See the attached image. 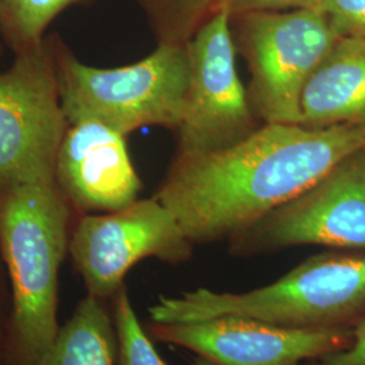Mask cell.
I'll use <instances>...</instances> for the list:
<instances>
[{"label": "cell", "instance_id": "obj_13", "mask_svg": "<svg viewBox=\"0 0 365 365\" xmlns=\"http://www.w3.org/2000/svg\"><path fill=\"white\" fill-rule=\"evenodd\" d=\"M36 365H117V331L105 300L78 302Z\"/></svg>", "mask_w": 365, "mask_h": 365}, {"label": "cell", "instance_id": "obj_17", "mask_svg": "<svg viewBox=\"0 0 365 365\" xmlns=\"http://www.w3.org/2000/svg\"><path fill=\"white\" fill-rule=\"evenodd\" d=\"M321 10L339 37L365 39V0H322Z\"/></svg>", "mask_w": 365, "mask_h": 365}, {"label": "cell", "instance_id": "obj_16", "mask_svg": "<svg viewBox=\"0 0 365 365\" xmlns=\"http://www.w3.org/2000/svg\"><path fill=\"white\" fill-rule=\"evenodd\" d=\"M111 300L117 331V365H167L140 322L128 287L119 288Z\"/></svg>", "mask_w": 365, "mask_h": 365}, {"label": "cell", "instance_id": "obj_9", "mask_svg": "<svg viewBox=\"0 0 365 365\" xmlns=\"http://www.w3.org/2000/svg\"><path fill=\"white\" fill-rule=\"evenodd\" d=\"M190 80L179 126V157H197L240 143L259 128L235 69L226 6L187 42Z\"/></svg>", "mask_w": 365, "mask_h": 365}, {"label": "cell", "instance_id": "obj_21", "mask_svg": "<svg viewBox=\"0 0 365 365\" xmlns=\"http://www.w3.org/2000/svg\"><path fill=\"white\" fill-rule=\"evenodd\" d=\"M194 365H211L207 363V361H205V360H202V359H199V357H196L195 361H194Z\"/></svg>", "mask_w": 365, "mask_h": 365}, {"label": "cell", "instance_id": "obj_5", "mask_svg": "<svg viewBox=\"0 0 365 365\" xmlns=\"http://www.w3.org/2000/svg\"><path fill=\"white\" fill-rule=\"evenodd\" d=\"M235 52L249 66V103L262 123L302 125L307 81L339 38L322 10L230 16Z\"/></svg>", "mask_w": 365, "mask_h": 365}, {"label": "cell", "instance_id": "obj_6", "mask_svg": "<svg viewBox=\"0 0 365 365\" xmlns=\"http://www.w3.org/2000/svg\"><path fill=\"white\" fill-rule=\"evenodd\" d=\"M68 126L52 43L15 53L0 72V188L56 179Z\"/></svg>", "mask_w": 365, "mask_h": 365}, {"label": "cell", "instance_id": "obj_10", "mask_svg": "<svg viewBox=\"0 0 365 365\" xmlns=\"http://www.w3.org/2000/svg\"><path fill=\"white\" fill-rule=\"evenodd\" d=\"M150 337L194 353L211 365H298L352 342L353 330H295L255 319L221 317L146 327Z\"/></svg>", "mask_w": 365, "mask_h": 365}, {"label": "cell", "instance_id": "obj_7", "mask_svg": "<svg viewBox=\"0 0 365 365\" xmlns=\"http://www.w3.org/2000/svg\"><path fill=\"white\" fill-rule=\"evenodd\" d=\"M227 242L238 257L310 245L365 250V148Z\"/></svg>", "mask_w": 365, "mask_h": 365}, {"label": "cell", "instance_id": "obj_22", "mask_svg": "<svg viewBox=\"0 0 365 365\" xmlns=\"http://www.w3.org/2000/svg\"><path fill=\"white\" fill-rule=\"evenodd\" d=\"M361 125V128H363V133H364V148H365V122L363 123H360Z\"/></svg>", "mask_w": 365, "mask_h": 365}, {"label": "cell", "instance_id": "obj_20", "mask_svg": "<svg viewBox=\"0 0 365 365\" xmlns=\"http://www.w3.org/2000/svg\"><path fill=\"white\" fill-rule=\"evenodd\" d=\"M13 313L11 289L6 284L3 274L0 272V364H9V342L10 325Z\"/></svg>", "mask_w": 365, "mask_h": 365}, {"label": "cell", "instance_id": "obj_19", "mask_svg": "<svg viewBox=\"0 0 365 365\" xmlns=\"http://www.w3.org/2000/svg\"><path fill=\"white\" fill-rule=\"evenodd\" d=\"M309 365H365V319L353 330L348 348L312 360Z\"/></svg>", "mask_w": 365, "mask_h": 365}, {"label": "cell", "instance_id": "obj_24", "mask_svg": "<svg viewBox=\"0 0 365 365\" xmlns=\"http://www.w3.org/2000/svg\"><path fill=\"white\" fill-rule=\"evenodd\" d=\"M0 365H9V364H0Z\"/></svg>", "mask_w": 365, "mask_h": 365}, {"label": "cell", "instance_id": "obj_15", "mask_svg": "<svg viewBox=\"0 0 365 365\" xmlns=\"http://www.w3.org/2000/svg\"><path fill=\"white\" fill-rule=\"evenodd\" d=\"M227 0H137L158 43H187Z\"/></svg>", "mask_w": 365, "mask_h": 365}, {"label": "cell", "instance_id": "obj_25", "mask_svg": "<svg viewBox=\"0 0 365 365\" xmlns=\"http://www.w3.org/2000/svg\"><path fill=\"white\" fill-rule=\"evenodd\" d=\"M298 365H302V364H298Z\"/></svg>", "mask_w": 365, "mask_h": 365}, {"label": "cell", "instance_id": "obj_14", "mask_svg": "<svg viewBox=\"0 0 365 365\" xmlns=\"http://www.w3.org/2000/svg\"><path fill=\"white\" fill-rule=\"evenodd\" d=\"M87 0H0L1 38L22 52L41 45L53 21L72 6Z\"/></svg>", "mask_w": 365, "mask_h": 365}, {"label": "cell", "instance_id": "obj_3", "mask_svg": "<svg viewBox=\"0 0 365 365\" xmlns=\"http://www.w3.org/2000/svg\"><path fill=\"white\" fill-rule=\"evenodd\" d=\"M72 205L53 180L0 188V255L11 289L9 365H36L60 325L58 274Z\"/></svg>", "mask_w": 365, "mask_h": 365}, {"label": "cell", "instance_id": "obj_11", "mask_svg": "<svg viewBox=\"0 0 365 365\" xmlns=\"http://www.w3.org/2000/svg\"><path fill=\"white\" fill-rule=\"evenodd\" d=\"M125 135L98 122L69 125L56 163V182L84 214L110 212L138 199L143 182Z\"/></svg>", "mask_w": 365, "mask_h": 365}, {"label": "cell", "instance_id": "obj_12", "mask_svg": "<svg viewBox=\"0 0 365 365\" xmlns=\"http://www.w3.org/2000/svg\"><path fill=\"white\" fill-rule=\"evenodd\" d=\"M302 125L330 128L365 122V39L339 37L307 81Z\"/></svg>", "mask_w": 365, "mask_h": 365}, {"label": "cell", "instance_id": "obj_4", "mask_svg": "<svg viewBox=\"0 0 365 365\" xmlns=\"http://www.w3.org/2000/svg\"><path fill=\"white\" fill-rule=\"evenodd\" d=\"M69 125L98 122L123 134L146 126L179 129L190 80L187 43H158L130 66L96 68L53 46Z\"/></svg>", "mask_w": 365, "mask_h": 365}, {"label": "cell", "instance_id": "obj_2", "mask_svg": "<svg viewBox=\"0 0 365 365\" xmlns=\"http://www.w3.org/2000/svg\"><path fill=\"white\" fill-rule=\"evenodd\" d=\"M221 317L295 330H354L365 319V250L324 252L264 287L244 292L195 288L160 295L149 322L184 324Z\"/></svg>", "mask_w": 365, "mask_h": 365}, {"label": "cell", "instance_id": "obj_18", "mask_svg": "<svg viewBox=\"0 0 365 365\" xmlns=\"http://www.w3.org/2000/svg\"><path fill=\"white\" fill-rule=\"evenodd\" d=\"M322 0H227L230 16L249 13H277L292 10H321Z\"/></svg>", "mask_w": 365, "mask_h": 365}, {"label": "cell", "instance_id": "obj_1", "mask_svg": "<svg viewBox=\"0 0 365 365\" xmlns=\"http://www.w3.org/2000/svg\"><path fill=\"white\" fill-rule=\"evenodd\" d=\"M361 148V125L262 123L229 148L176 156L155 197L194 245L230 241Z\"/></svg>", "mask_w": 365, "mask_h": 365}, {"label": "cell", "instance_id": "obj_23", "mask_svg": "<svg viewBox=\"0 0 365 365\" xmlns=\"http://www.w3.org/2000/svg\"><path fill=\"white\" fill-rule=\"evenodd\" d=\"M0 39H1V26H0Z\"/></svg>", "mask_w": 365, "mask_h": 365}, {"label": "cell", "instance_id": "obj_8", "mask_svg": "<svg viewBox=\"0 0 365 365\" xmlns=\"http://www.w3.org/2000/svg\"><path fill=\"white\" fill-rule=\"evenodd\" d=\"M194 247L170 210L153 196L115 211L83 214L71 233L69 255L87 294L107 302L140 261L179 265L192 257Z\"/></svg>", "mask_w": 365, "mask_h": 365}]
</instances>
